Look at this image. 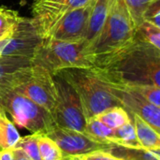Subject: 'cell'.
Here are the masks:
<instances>
[{
  "label": "cell",
  "instance_id": "6da1fadb",
  "mask_svg": "<svg viewBox=\"0 0 160 160\" xmlns=\"http://www.w3.org/2000/svg\"><path fill=\"white\" fill-rule=\"evenodd\" d=\"M93 68L112 83L160 87V50L136 36L128 45L97 62Z\"/></svg>",
  "mask_w": 160,
  "mask_h": 160
},
{
  "label": "cell",
  "instance_id": "7a4b0ae2",
  "mask_svg": "<svg viewBox=\"0 0 160 160\" xmlns=\"http://www.w3.org/2000/svg\"><path fill=\"white\" fill-rule=\"evenodd\" d=\"M136 36V26L124 0H114L107 20L98 37L86 47L92 67L128 45Z\"/></svg>",
  "mask_w": 160,
  "mask_h": 160
},
{
  "label": "cell",
  "instance_id": "3957f363",
  "mask_svg": "<svg viewBox=\"0 0 160 160\" xmlns=\"http://www.w3.org/2000/svg\"><path fill=\"white\" fill-rule=\"evenodd\" d=\"M54 75L63 78L73 87L81 100L86 121L107 109L121 106L106 80L93 67L66 68Z\"/></svg>",
  "mask_w": 160,
  "mask_h": 160
},
{
  "label": "cell",
  "instance_id": "277c9868",
  "mask_svg": "<svg viewBox=\"0 0 160 160\" xmlns=\"http://www.w3.org/2000/svg\"><path fill=\"white\" fill-rule=\"evenodd\" d=\"M86 47L85 40L70 42L42 38L31 57V65L42 68L52 75L66 68H91L85 53Z\"/></svg>",
  "mask_w": 160,
  "mask_h": 160
},
{
  "label": "cell",
  "instance_id": "5b68a950",
  "mask_svg": "<svg viewBox=\"0 0 160 160\" xmlns=\"http://www.w3.org/2000/svg\"><path fill=\"white\" fill-rule=\"evenodd\" d=\"M0 82L52 112L56 101L54 77L42 68L30 65L8 75Z\"/></svg>",
  "mask_w": 160,
  "mask_h": 160
},
{
  "label": "cell",
  "instance_id": "8992f818",
  "mask_svg": "<svg viewBox=\"0 0 160 160\" xmlns=\"http://www.w3.org/2000/svg\"><path fill=\"white\" fill-rule=\"evenodd\" d=\"M0 102L14 125L33 133L47 134L54 126L52 113L26 97L0 82Z\"/></svg>",
  "mask_w": 160,
  "mask_h": 160
},
{
  "label": "cell",
  "instance_id": "52a82bcc",
  "mask_svg": "<svg viewBox=\"0 0 160 160\" xmlns=\"http://www.w3.org/2000/svg\"><path fill=\"white\" fill-rule=\"evenodd\" d=\"M56 101L52 112L56 127L84 132L86 118L79 96L73 87L58 75H53Z\"/></svg>",
  "mask_w": 160,
  "mask_h": 160
},
{
  "label": "cell",
  "instance_id": "ba28073f",
  "mask_svg": "<svg viewBox=\"0 0 160 160\" xmlns=\"http://www.w3.org/2000/svg\"><path fill=\"white\" fill-rule=\"evenodd\" d=\"M41 40L32 18L20 16L12 31L0 38V55L31 58Z\"/></svg>",
  "mask_w": 160,
  "mask_h": 160
},
{
  "label": "cell",
  "instance_id": "9c48e42d",
  "mask_svg": "<svg viewBox=\"0 0 160 160\" xmlns=\"http://www.w3.org/2000/svg\"><path fill=\"white\" fill-rule=\"evenodd\" d=\"M92 0H35L31 6L32 21L41 38L69 11L91 3Z\"/></svg>",
  "mask_w": 160,
  "mask_h": 160
},
{
  "label": "cell",
  "instance_id": "30bf717a",
  "mask_svg": "<svg viewBox=\"0 0 160 160\" xmlns=\"http://www.w3.org/2000/svg\"><path fill=\"white\" fill-rule=\"evenodd\" d=\"M45 135L51 138L58 145L64 157L74 158L98 150L110 152L111 149L115 146L100 142L84 132L67 129L56 126Z\"/></svg>",
  "mask_w": 160,
  "mask_h": 160
},
{
  "label": "cell",
  "instance_id": "8fae6325",
  "mask_svg": "<svg viewBox=\"0 0 160 160\" xmlns=\"http://www.w3.org/2000/svg\"><path fill=\"white\" fill-rule=\"evenodd\" d=\"M99 74V73H98ZM111 92L128 114H136L147 122L158 132L160 131V107H157L132 89L106 81Z\"/></svg>",
  "mask_w": 160,
  "mask_h": 160
},
{
  "label": "cell",
  "instance_id": "7c38bea8",
  "mask_svg": "<svg viewBox=\"0 0 160 160\" xmlns=\"http://www.w3.org/2000/svg\"><path fill=\"white\" fill-rule=\"evenodd\" d=\"M92 2L67 13L53 25L46 38L70 42L84 40Z\"/></svg>",
  "mask_w": 160,
  "mask_h": 160
},
{
  "label": "cell",
  "instance_id": "4fadbf2b",
  "mask_svg": "<svg viewBox=\"0 0 160 160\" xmlns=\"http://www.w3.org/2000/svg\"><path fill=\"white\" fill-rule=\"evenodd\" d=\"M114 0H93L84 40L87 46L98 37L112 9Z\"/></svg>",
  "mask_w": 160,
  "mask_h": 160
},
{
  "label": "cell",
  "instance_id": "5bb4252c",
  "mask_svg": "<svg viewBox=\"0 0 160 160\" xmlns=\"http://www.w3.org/2000/svg\"><path fill=\"white\" fill-rule=\"evenodd\" d=\"M137 140L143 150L160 152V135L147 122L136 114L131 115Z\"/></svg>",
  "mask_w": 160,
  "mask_h": 160
},
{
  "label": "cell",
  "instance_id": "9a60e30c",
  "mask_svg": "<svg viewBox=\"0 0 160 160\" xmlns=\"http://www.w3.org/2000/svg\"><path fill=\"white\" fill-rule=\"evenodd\" d=\"M110 142L115 146L129 149H142L137 140L133 120L113 129Z\"/></svg>",
  "mask_w": 160,
  "mask_h": 160
},
{
  "label": "cell",
  "instance_id": "2e32d148",
  "mask_svg": "<svg viewBox=\"0 0 160 160\" xmlns=\"http://www.w3.org/2000/svg\"><path fill=\"white\" fill-rule=\"evenodd\" d=\"M21 136L16 126L10 121L6 112L0 113V149H14Z\"/></svg>",
  "mask_w": 160,
  "mask_h": 160
},
{
  "label": "cell",
  "instance_id": "e0dca14e",
  "mask_svg": "<svg viewBox=\"0 0 160 160\" xmlns=\"http://www.w3.org/2000/svg\"><path fill=\"white\" fill-rule=\"evenodd\" d=\"M96 117L112 129H115L132 121V117L121 106H115L107 109L104 112L98 114Z\"/></svg>",
  "mask_w": 160,
  "mask_h": 160
},
{
  "label": "cell",
  "instance_id": "ac0fdd59",
  "mask_svg": "<svg viewBox=\"0 0 160 160\" xmlns=\"http://www.w3.org/2000/svg\"><path fill=\"white\" fill-rule=\"evenodd\" d=\"M31 65V58L0 55V82L8 75Z\"/></svg>",
  "mask_w": 160,
  "mask_h": 160
},
{
  "label": "cell",
  "instance_id": "d6986e66",
  "mask_svg": "<svg viewBox=\"0 0 160 160\" xmlns=\"http://www.w3.org/2000/svg\"><path fill=\"white\" fill-rule=\"evenodd\" d=\"M38 145L41 160H62L65 158L58 145L45 134H38Z\"/></svg>",
  "mask_w": 160,
  "mask_h": 160
},
{
  "label": "cell",
  "instance_id": "ffe728a7",
  "mask_svg": "<svg viewBox=\"0 0 160 160\" xmlns=\"http://www.w3.org/2000/svg\"><path fill=\"white\" fill-rule=\"evenodd\" d=\"M84 133L90 135L91 137H93L100 142L112 144L110 142V140L112 136L113 129L108 128L96 116L92 117L86 121Z\"/></svg>",
  "mask_w": 160,
  "mask_h": 160
},
{
  "label": "cell",
  "instance_id": "44dd1931",
  "mask_svg": "<svg viewBox=\"0 0 160 160\" xmlns=\"http://www.w3.org/2000/svg\"><path fill=\"white\" fill-rule=\"evenodd\" d=\"M136 37L160 50V28L143 21L136 27Z\"/></svg>",
  "mask_w": 160,
  "mask_h": 160
},
{
  "label": "cell",
  "instance_id": "7402d4cb",
  "mask_svg": "<svg viewBox=\"0 0 160 160\" xmlns=\"http://www.w3.org/2000/svg\"><path fill=\"white\" fill-rule=\"evenodd\" d=\"M38 134L40 133H33L25 137H21L14 149H21L32 160H41L38 145Z\"/></svg>",
  "mask_w": 160,
  "mask_h": 160
},
{
  "label": "cell",
  "instance_id": "603a6c76",
  "mask_svg": "<svg viewBox=\"0 0 160 160\" xmlns=\"http://www.w3.org/2000/svg\"><path fill=\"white\" fill-rule=\"evenodd\" d=\"M131 19L137 27L143 22V15L147 8L156 0H124Z\"/></svg>",
  "mask_w": 160,
  "mask_h": 160
},
{
  "label": "cell",
  "instance_id": "cb8c5ba5",
  "mask_svg": "<svg viewBox=\"0 0 160 160\" xmlns=\"http://www.w3.org/2000/svg\"><path fill=\"white\" fill-rule=\"evenodd\" d=\"M19 13L7 7H0V38L8 35L18 22Z\"/></svg>",
  "mask_w": 160,
  "mask_h": 160
},
{
  "label": "cell",
  "instance_id": "d4e9b609",
  "mask_svg": "<svg viewBox=\"0 0 160 160\" xmlns=\"http://www.w3.org/2000/svg\"><path fill=\"white\" fill-rule=\"evenodd\" d=\"M127 86L143 98H145L151 104L160 107V87L153 84H137V85H124Z\"/></svg>",
  "mask_w": 160,
  "mask_h": 160
},
{
  "label": "cell",
  "instance_id": "484cf974",
  "mask_svg": "<svg viewBox=\"0 0 160 160\" xmlns=\"http://www.w3.org/2000/svg\"><path fill=\"white\" fill-rule=\"evenodd\" d=\"M143 21L149 22L160 28V0L154 1L146 9Z\"/></svg>",
  "mask_w": 160,
  "mask_h": 160
},
{
  "label": "cell",
  "instance_id": "4316f807",
  "mask_svg": "<svg viewBox=\"0 0 160 160\" xmlns=\"http://www.w3.org/2000/svg\"><path fill=\"white\" fill-rule=\"evenodd\" d=\"M74 158L78 160H125L114 156L109 151H103V150L94 151L88 154L74 157Z\"/></svg>",
  "mask_w": 160,
  "mask_h": 160
},
{
  "label": "cell",
  "instance_id": "83f0119b",
  "mask_svg": "<svg viewBox=\"0 0 160 160\" xmlns=\"http://www.w3.org/2000/svg\"><path fill=\"white\" fill-rule=\"evenodd\" d=\"M0 160H14L13 149L0 150Z\"/></svg>",
  "mask_w": 160,
  "mask_h": 160
},
{
  "label": "cell",
  "instance_id": "f1b7e54d",
  "mask_svg": "<svg viewBox=\"0 0 160 160\" xmlns=\"http://www.w3.org/2000/svg\"><path fill=\"white\" fill-rule=\"evenodd\" d=\"M13 156H14V160H32L21 149H13Z\"/></svg>",
  "mask_w": 160,
  "mask_h": 160
},
{
  "label": "cell",
  "instance_id": "f546056e",
  "mask_svg": "<svg viewBox=\"0 0 160 160\" xmlns=\"http://www.w3.org/2000/svg\"><path fill=\"white\" fill-rule=\"evenodd\" d=\"M71 158H72L71 157H65L62 160H71Z\"/></svg>",
  "mask_w": 160,
  "mask_h": 160
},
{
  "label": "cell",
  "instance_id": "4dcf8cb0",
  "mask_svg": "<svg viewBox=\"0 0 160 160\" xmlns=\"http://www.w3.org/2000/svg\"><path fill=\"white\" fill-rule=\"evenodd\" d=\"M3 112H5V111H4V109H3V107H2V105H1V102H0V113Z\"/></svg>",
  "mask_w": 160,
  "mask_h": 160
},
{
  "label": "cell",
  "instance_id": "1f68e13d",
  "mask_svg": "<svg viewBox=\"0 0 160 160\" xmlns=\"http://www.w3.org/2000/svg\"><path fill=\"white\" fill-rule=\"evenodd\" d=\"M136 160H160V158H148V159H136Z\"/></svg>",
  "mask_w": 160,
  "mask_h": 160
},
{
  "label": "cell",
  "instance_id": "d6a6232c",
  "mask_svg": "<svg viewBox=\"0 0 160 160\" xmlns=\"http://www.w3.org/2000/svg\"><path fill=\"white\" fill-rule=\"evenodd\" d=\"M71 160H78V159H77V158H71Z\"/></svg>",
  "mask_w": 160,
  "mask_h": 160
},
{
  "label": "cell",
  "instance_id": "836d02e7",
  "mask_svg": "<svg viewBox=\"0 0 160 160\" xmlns=\"http://www.w3.org/2000/svg\"><path fill=\"white\" fill-rule=\"evenodd\" d=\"M0 150H1V149H0Z\"/></svg>",
  "mask_w": 160,
  "mask_h": 160
}]
</instances>
